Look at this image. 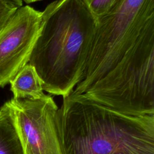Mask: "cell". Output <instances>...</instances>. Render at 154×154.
Returning <instances> with one entry per match:
<instances>
[{
	"instance_id": "cell-1",
	"label": "cell",
	"mask_w": 154,
	"mask_h": 154,
	"mask_svg": "<svg viewBox=\"0 0 154 154\" xmlns=\"http://www.w3.org/2000/svg\"><path fill=\"white\" fill-rule=\"evenodd\" d=\"M42 12L29 64L43 90L66 97L82 80L96 21L82 0H55Z\"/></svg>"
},
{
	"instance_id": "cell-2",
	"label": "cell",
	"mask_w": 154,
	"mask_h": 154,
	"mask_svg": "<svg viewBox=\"0 0 154 154\" xmlns=\"http://www.w3.org/2000/svg\"><path fill=\"white\" fill-rule=\"evenodd\" d=\"M56 119L64 154H154V116L123 114L72 91Z\"/></svg>"
},
{
	"instance_id": "cell-3",
	"label": "cell",
	"mask_w": 154,
	"mask_h": 154,
	"mask_svg": "<svg viewBox=\"0 0 154 154\" xmlns=\"http://www.w3.org/2000/svg\"><path fill=\"white\" fill-rule=\"evenodd\" d=\"M87 99L131 116H154V22Z\"/></svg>"
},
{
	"instance_id": "cell-4",
	"label": "cell",
	"mask_w": 154,
	"mask_h": 154,
	"mask_svg": "<svg viewBox=\"0 0 154 154\" xmlns=\"http://www.w3.org/2000/svg\"><path fill=\"white\" fill-rule=\"evenodd\" d=\"M152 22L154 0H122L97 20L83 79L72 91L84 94L104 79Z\"/></svg>"
},
{
	"instance_id": "cell-5",
	"label": "cell",
	"mask_w": 154,
	"mask_h": 154,
	"mask_svg": "<svg viewBox=\"0 0 154 154\" xmlns=\"http://www.w3.org/2000/svg\"><path fill=\"white\" fill-rule=\"evenodd\" d=\"M10 100L24 154H64L56 119L58 108L52 96Z\"/></svg>"
},
{
	"instance_id": "cell-6",
	"label": "cell",
	"mask_w": 154,
	"mask_h": 154,
	"mask_svg": "<svg viewBox=\"0 0 154 154\" xmlns=\"http://www.w3.org/2000/svg\"><path fill=\"white\" fill-rule=\"evenodd\" d=\"M42 12L18 8L0 31V87H4L29 63L39 34Z\"/></svg>"
},
{
	"instance_id": "cell-7",
	"label": "cell",
	"mask_w": 154,
	"mask_h": 154,
	"mask_svg": "<svg viewBox=\"0 0 154 154\" xmlns=\"http://www.w3.org/2000/svg\"><path fill=\"white\" fill-rule=\"evenodd\" d=\"M13 99L33 100L44 97L43 82L35 68L26 64L10 82Z\"/></svg>"
},
{
	"instance_id": "cell-8",
	"label": "cell",
	"mask_w": 154,
	"mask_h": 154,
	"mask_svg": "<svg viewBox=\"0 0 154 154\" xmlns=\"http://www.w3.org/2000/svg\"><path fill=\"white\" fill-rule=\"evenodd\" d=\"M0 154H24L10 100L0 108Z\"/></svg>"
},
{
	"instance_id": "cell-9",
	"label": "cell",
	"mask_w": 154,
	"mask_h": 154,
	"mask_svg": "<svg viewBox=\"0 0 154 154\" xmlns=\"http://www.w3.org/2000/svg\"><path fill=\"white\" fill-rule=\"evenodd\" d=\"M122 0H82L96 21L113 10Z\"/></svg>"
},
{
	"instance_id": "cell-10",
	"label": "cell",
	"mask_w": 154,
	"mask_h": 154,
	"mask_svg": "<svg viewBox=\"0 0 154 154\" xmlns=\"http://www.w3.org/2000/svg\"><path fill=\"white\" fill-rule=\"evenodd\" d=\"M17 8L0 0V31L4 27Z\"/></svg>"
},
{
	"instance_id": "cell-11",
	"label": "cell",
	"mask_w": 154,
	"mask_h": 154,
	"mask_svg": "<svg viewBox=\"0 0 154 154\" xmlns=\"http://www.w3.org/2000/svg\"><path fill=\"white\" fill-rule=\"evenodd\" d=\"M1 1L5 2V3L9 5L14 6L17 8L23 6L22 0H1Z\"/></svg>"
},
{
	"instance_id": "cell-12",
	"label": "cell",
	"mask_w": 154,
	"mask_h": 154,
	"mask_svg": "<svg viewBox=\"0 0 154 154\" xmlns=\"http://www.w3.org/2000/svg\"><path fill=\"white\" fill-rule=\"evenodd\" d=\"M42 1V0H22V1H24L26 4L35 2H37V1Z\"/></svg>"
}]
</instances>
